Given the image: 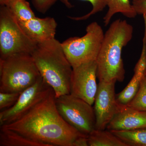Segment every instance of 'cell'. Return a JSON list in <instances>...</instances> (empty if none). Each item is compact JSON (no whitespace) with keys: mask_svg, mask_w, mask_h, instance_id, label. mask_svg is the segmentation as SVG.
<instances>
[{"mask_svg":"<svg viewBox=\"0 0 146 146\" xmlns=\"http://www.w3.org/2000/svg\"><path fill=\"white\" fill-rule=\"evenodd\" d=\"M53 91L46 98L16 121L2 126L47 146H73L82 135L58 113Z\"/></svg>","mask_w":146,"mask_h":146,"instance_id":"cell-1","label":"cell"},{"mask_svg":"<svg viewBox=\"0 0 146 146\" xmlns=\"http://www.w3.org/2000/svg\"><path fill=\"white\" fill-rule=\"evenodd\" d=\"M133 27L125 20L118 19L110 24L104 33L96 59L97 77L99 82H122L125 77L122 54L131 41Z\"/></svg>","mask_w":146,"mask_h":146,"instance_id":"cell-2","label":"cell"},{"mask_svg":"<svg viewBox=\"0 0 146 146\" xmlns=\"http://www.w3.org/2000/svg\"><path fill=\"white\" fill-rule=\"evenodd\" d=\"M31 55L41 76L53 90L55 98L70 94L72 67L61 43L55 38L37 43Z\"/></svg>","mask_w":146,"mask_h":146,"instance_id":"cell-3","label":"cell"},{"mask_svg":"<svg viewBox=\"0 0 146 146\" xmlns=\"http://www.w3.org/2000/svg\"><path fill=\"white\" fill-rule=\"evenodd\" d=\"M41 77L31 54L0 58V92L21 93Z\"/></svg>","mask_w":146,"mask_h":146,"instance_id":"cell-4","label":"cell"},{"mask_svg":"<svg viewBox=\"0 0 146 146\" xmlns=\"http://www.w3.org/2000/svg\"><path fill=\"white\" fill-rule=\"evenodd\" d=\"M86 32L81 37H70L61 43L72 68L96 60L99 53L104 35L102 27L96 22H92L86 27Z\"/></svg>","mask_w":146,"mask_h":146,"instance_id":"cell-5","label":"cell"},{"mask_svg":"<svg viewBox=\"0 0 146 146\" xmlns=\"http://www.w3.org/2000/svg\"><path fill=\"white\" fill-rule=\"evenodd\" d=\"M37 44L24 32L9 9L1 5L0 58L16 54H31Z\"/></svg>","mask_w":146,"mask_h":146,"instance_id":"cell-6","label":"cell"},{"mask_svg":"<svg viewBox=\"0 0 146 146\" xmlns=\"http://www.w3.org/2000/svg\"><path fill=\"white\" fill-rule=\"evenodd\" d=\"M56 106L61 117L80 133L88 136L96 129L93 106L70 94L56 98Z\"/></svg>","mask_w":146,"mask_h":146,"instance_id":"cell-7","label":"cell"},{"mask_svg":"<svg viewBox=\"0 0 146 146\" xmlns=\"http://www.w3.org/2000/svg\"><path fill=\"white\" fill-rule=\"evenodd\" d=\"M53 91L43 79L39 78L33 85L22 91L12 107L0 112V126L14 122L42 102Z\"/></svg>","mask_w":146,"mask_h":146,"instance_id":"cell-8","label":"cell"},{"mask_svg":"<svg viewBox=\"0 0 146 146\" xmlns=\"http://www.w3.org/2000/svg\"><path fill=\"white\" fill-rule=\"evenodd\" d=\"M96 60L72 68L70 94L93 106L98 91Z\"/></svg>","mask_w":146,"mask_h":146,"instance_id":"cell-9","label":"cell"},{"mask_svg":"<svg viewBox=\"0 0 146 146\" xmlns=\"http://www.w3.org/2000/svg\"><path fill=\"white\" fill-rule=\"evenodd\" d=\"M115 82H99L94 101L96 129L104 130L117 112L119 104L116 100Z\"/></svg>","mask_w":146,"mask_h":146,"instance_id":"cell-10","label":"cell"},{"mask_svg":"<svg viewBox=\"0 0 146 146\" xmlns=\"http://www.w3.org/2000/svg\"><path fill=\"white\" fill-rule=\"evenodd\" d=\"M146 127V111L119 104L118 111L108 124L110 131L129 130Z\"/></svg>","mask_w":146,"mask_h":146,"instance_id":"cell-11","label":"cell"},{"mask_svg":"<svg viewBox=\"0 0 146 146\" xmlns=\"http://www.w3.org/2000/svg\"><path fill=\"white\" fill-rule=\"evenodd\" d=\"M18 23L26 34L37 43L55 38L57 24L53 18H41L35 16Z\"/></svg>","mask_w":146,"mask_h":146,"instance_id":"cell-12","label":"cell"},{"mask_svg":"<svg viewBox=\"0 0 146 146\" xmlns=\"http://www.w3.org/2000/svg\"><path fill=\"white\" fill-rule=\"evenodd\" d=\"M107 13L103 18L105 26L109 25L113 16L117 13L122 14L126 18H135L137 13L131 0H107Z\"/></svg>","mask_w":146,"mask_h":146,"instance_id":"cell-13","label":"cell"},{"mask_svg":"<svg viewBox=\"0 0 146 146\" xmlns=\"http://www.w3.org/2000/svg\"><path fill=\"white\" fill-rule=\"evenodd\" d=\"M0 146H47L14 131L1 127Z\"/></svg>","mask_w":146,"mask_h":146,"instance_id":"cell-14","label":"cell"},{"mask_svg":"<svg viewBox=\"0 0 146 146\" xmlns=\"http://www.w3.org/2000/svg\"><path fill=\"white\" fill-rule=\"evenodd\" d=\"M88 139L89 146H127L108 130L95 129L88 136Z\"/></svg>","mask_w":146,"mask_h":146,"instance_id":"cell-15","label":"cell"},{"mask_svg":"<svg viewBox=\"0 0 146 146\" xmlns=\"http://www.w3.org/2000/svg\"><path fill=\"white\" fill-rule=\"evenodd\" d=\"M110 131L127 146H146V127L132 130Z\"/></svg>","mask_w":146,"mask_h":146,"instance_id":"cell-16","label":"cell"},{"mask_svg":"<svg viewBox=\"0 0 146 146\" xmlns=\"http://www.w3.org/2000/svg\"><path fill=\"white\" fill-rule=\"evenodd\" d=\"M144 76V73L134 72L133 77L125 88L116 95V100L119 104L127 105L132 101L139 90Z\"/></svg>","mask_w":146,"mask_h":146,"instance_id":"cell-17","label":"cell"},{"mask_svg":"<svg viewBox=\"0 0 146 146\" xmlns=\"http://www.w3.org/2000/svg\"><path fill=\"white\" fill-rule=\"evenodd\" d=\"M4 5L9 9L19 23L36 16L27 0H8Z\"/></svg>","mask_w":146,"mask_h":146,"instance_id":"cell-18","label":"cell"},{"mask_svg":"<svg viewBox=\"0 0 146 146\" xmlns=\"http://www.w3.org/2000/svg\"><path fill=\"white\" fill-rule=\"evenodd\" d=\"M63 4L68 8L73 7V5L70 2V0H59ZM84 1L89 2L92 5V9L91 11L80 17H69L72 20L76 21H84L87 20L91 16L103 11L107 7V0H80Z\"/></svg>","mask_w":146,"mask_h":146,"instance_id":"cell-19","label":"cell"},{"mask_svg":"<svg viewBox=\"0 0 146 146\" xmlns=\"http://www.w3.org/2000/svg\"><path fill=\"white\" fill-rule=\"evenodd\" d=\"M138 110L146 111V77L144 76L134 98L127 105Z\"/></svg>","mask_w":146,"mask_h":146,"instance_id":"cell-20","label":"cell"},{"mask_svg":"<svg viewBox=\"0 0 146 146\" xmlns=\"http://www.w3.org/2000/svg\"><path fill=\"white\" fill-rule=\"evenodd\" d=\"M20 94L13 92H0L1 111L12 107L18 101Z\"/></svg>","mask_w":146,"mask_h":146,"instance_id":"cell-21","label":"cell"},{"mask_svg":"<svg viewBox=\"0 0 146 146\" xmlns=\"http://www.w3.org/2000/svg\"><path fill=\"white\" fill-rule=\"evenodd\" d=\"M58 0H31L33 5L37 11L42 13H45Z\"/></svg>","mask_w":146,"mask_h":146,"instance_id":"cell-22","label":"cell"},{"mask_svg":"<svg viewBox=\"0 0 146 146\" xmlns=\"http://www.w3.org/2000/svg\"><path fill=\"white\" fill-rule=\"evenodd\" d=\"M131 3L138 15L146 16V0H132Z\"/></svg>","mask_w":146,"mask_h":146,"instance_id":"cell-23","label":"cell"},{"mask_svg":"<svg viewBox=\"0 0 146 146\" xmlns=\"http://www.w3.org/2000/svg\"><path fill=\"white\" fill-rule=\"evenodd\" d=\"M88 136L82 135L78 136L74 142L73 146H88Z\"/></svg>","mask_w":146,"mask_h":146,"instance_id":"cell-24","label":"cell"},{"mask_svg":"<svg viewBox=\"0 0 146 146\" xmlns=\"http://www.w3.org/2000/svg\"><path fill=\"white\" fill-rule=\"evenodd\" d=\"M8 0H0V5H4Z\"/></svg>","mask_w":146,"mask_h":146,"instance_id":"cell-25","label":"cell"},{"mask_svg":"<svg viewBox=\"0 0 146 146\" xmlns=\"http://www.w3.org/2000/svg\"><path fill=\"white\" fill-rule=\"evenodd\" d=\"M145 76L146 77V70L145 71Z\"/></svg>","mask_w":146,"mask_h":146,"instance_id":"cell-26","label":"cell"}]
</instances>
